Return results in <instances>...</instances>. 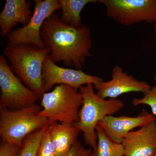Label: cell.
Returning <instances> with one entry per match:
<instances>
[{
    "instance_id": "5",
    "label": "cell",
    "mask_w": 156,
    "mask_h": 156,
    "mask_svg": "<svg viewBox=\"0 0 156 156\" xmlns=\"http://www.w3.org/2000/svg\"><path fill=\"white\" fill-rule=\"evenodd\" d=\"M41 99L43 109L38 115L47 118L49 124L57 122L75 124L79 121L80 109L83 105L79 89L60 84L51 92H45Z\"/></svg>"
},
{
    "instance_id": "21",
    "label": "cell",
    "mask_w": 156,
    "mask_h": 156,
    "mask_svg": "<svg viewBox=\"0 0 156 156\" xmlns=\"http://www.w3.org/2000/svg\"><path fill=\"white\" fill-rule=\"evenodd\" d=\"M20 148L14 144L2 141L0 145V156H17Z\"/></svg>"
},
{
    "instance_id": "3",
    "label": "cell",
    "mask_w": 156,
    "mask_h": 156,
    "mask_svg": "<svg viewBox=\"0 0 156 156\" xmlns=\"http://www.w3.org/2000/svg\"><path fill=\"white\" fill-rule=\"evenodd\" d=\"M94 85L89 83L79 89L83 98L79 120L75 126L83 132L84 141L94 149L97 144L96 126L107 116L112 115L124 107L122 101L117 98L103 99L94 92Z\"/></svg>"
},
{
    "instance_id": "11",
    "label": "cell",
    "mask_w": 156,
    "mask_h": 156,
    "mask_svg": "<svg viewBox=\"0 0 156 156\" xmlns=\"http://www.w3.org/2000/svg\"><path fill=\"white\" fill-rule=\"evenodd\" d=\"M153 121H156V117L144 109L135 117L107 116L98 122V126L113 141L122 143L124 136L133 129L142 127Z\"/></svg>"
},
{
    "instance_id": "2",
    "label": "cell",
    "mask_w": 156,
    "mask_h": 156,
    "mask_svg": "<svg viewBox=\"0 0 156 156\" xmlns=\"http://www.w3.org/2000/svg\"><path fill=\"white\" fill-rule=\"evenodd\" d=\"M50 53L48 48H41L30 44L5 47L4 56L14 74L40 98L45 93L42 71L44 61Z\"/></svg>"
},
{
    "instance_id": "22",
    "label": "cell",
    "mask_w": 156,
    "mask_h": 156,
    "mask_svg": "<svg viewBox=\"0 0 156 156\" xmlns=\"http://www.w3.org/2000/svg\"><path fill=\"white\" fill-rule=\"evenodd\" d=\"M154 31H155V34H156V21H155V22L154 23Z\"/></svg>"
},
{
    "instance_id": "19",
    "label": "cell",
    "mask_w": 156,
    "mask_h": 156,
    "mask_svg": "<svg viewBox=\"0 0 156 156\" xmlns=\"http://www.w3.org/2000/svg\"><path fill=\"white\" fill-rule=\"evenodd\" d=\"M37 156H57L48 128L39 146Z\"/></svg>"
},
{
    "instance_id": "9",
    "label": "cell",
    "mask_w": 156,
    "mask_h": 156,
    "mask_svg": "<svg viewBox=\"0 0 156 156\" xmlns=\"http://www.w3.org/2000/svg\"><path fill=\"white\" fill-rule=\"evenodd\" d=\"M42 76L45 92H48L56 84H65L79 89L83 85H94L104 81L102 78L88 74L82 69L60 67L51 61L48 55L44 61Z\"/></svg>"
},
{
    "instance_id": "17",
    "label": "cell",
    "mask_w": 156,
    "mask_h": 156,
    "mask_svg": "<svg viewBox=\"0 0 156 156\" xmlns=\"http://www.w3.org/2000/svg\"><path fill=\"white\" fill-rule=\"evenodd\" d=\"M48 126V125L26 136L17 156H37L39 146Z\"/></svg>"
},
{
    "instance_id": "10",
    "label": "cell",
    "mask_w": 156,
    "mask_h": 156,
    "mask_svg": "<svg viewBox=\"0 0 156 156\" xmlns=\"http://www.w3.org/2000/svg\"><path fill=\"white\" fill-rule=\"evenodd\" d=\"M96 95L103 99L117 98L125 93L142 92L145 94L151 88L144 81L138 80L131 75L127 74L119 66H115L112 70V79L94 84Z\"/></svg>"
},
{
    "instance_id": "7",
    "label": "cell",
    "mask_w": 156,
    "mask_h": 156,
    "mask_svg": "<svg viewBox=\"0 0 156 156\" xmlns=\"http://www.w3.org/2000/svg\"><path fill=\"white\" fill-rule=\"evenodd\" d=\"M106 8V15L122 25L156 21V0H99Z\"/></svg>"
},
{
    "instance_id": "6",
    "label": "cell",
    "mask_w": 156,
    "mask_h": 156,
    "mask_svg": "<svg viewBox=\"0 0 156 156\" xmlns=\"http://www.w3.org/2000/svg\"><path fill=\"white\" fill-rule=\"evenodd\" d=\"M0 108L19 109L35 104L40 99L15 75L4 55L0 56Z\"/></svg>"
},
{
    "instance_id": "16",
    "label": "cell",
    "mask_w": 156,
    "mask_h": 156,
    "mask_svg": "<svg viewBox=\"0 0 156 156\" xmlns=\"http://www.w3.org/2000/svg\"><path fill=\"white\" fill-rule=\"evenodd\" d=\"M96 131L97 144L92 152V156H125L122 143L112 140L99 126H96Z\"/></svg>"
},
{
    "instance_id": "24",
    "label": "cell",
    "mask_w": 156,
    "mask_h": 156,
    "mask_svg": "<svg viewBox=\"0 0 156 156\" xmlns=\"http://www.w3.org/2000/svg\"><path fill=\"white\" fill-rule=\"evenodd\" d=\"M154 156H156V153L155 154Z\"/></svg>"
},
{
    "instance_id": "1",
    "label": "cell",
    "mask_w": 156,
    "mask_h": 156,
    "mask_svg": "<svg viewBox=\"0 0 156 156\" xmlns=\"http://www.w3.org/2000/svg\"><path fill=\"white\" fill-rule=\"evenodd\" d=\"M40 35L54 63L62 62L68 67L82 69L87 58L92 56L91 30L83 23L80 28L67 25L54 13L45 20Z\"/></svg>"
},
{
    "instance_id": "18",
    "label": "cell",
    "mask_w": 156,
    "mask_h": 156,
    "mask_svg": "<svg viewBox=\"0 0 156 156\" xmlns=\"http://www.w3.org/2000/svg\"><path fill=\"white\" fill-rule=\"evenodd\" d=\"M132 103L134 106H139L141 105H148L151 109L152 114L156 117V86L151 87L144 94L143 97L133 98Z\"/></svg>"
},
{
    "instance_id": "13",
    "label": "cell",
    "mask_w": 156,
    "mask_h": 156,
    "mask_svg": "<svg viewBox=\"0 0 156 156\" xmlns=\"http://www.w3.org/2000/svg\"><path fill=\"white\" fill-rule=\"evenodd\" d=\"M30 2L25 0H7L0 14V34L8 35L18 23L25 26L32 17Z\"/></svg>"
},
{
    "instance_id": "23",
    "label": "cell",
    "mask_w": 156,
    "mask_h": 156,
    "mask_svg": "<svg viewBox=\"0 0 156 156\" xmlns=\"http://www.w3.org/2000/svg\"><path fill=\"white\" fill-rule=\"evenodd\" d=\"M154 81H155V82H156V75H155L154 76Z\"/></svg>"
},
{
    "instance_id": "8",
    "label": "cell",
    "mask_w": 156,
    "mask_h": 156,
    "mask_svg": "<svg viewBox=\"0 0 156 156\" xmlns=\"http://www.w3.org/2000/svg\"><path fill=\"white\" fill-rule=\"evenodd\" d=\"M34 11L28 23L7 36L8 45L30 44L41 48L46 46L41 37V29L48 17L60 9L58 0H35Z\"/></svg>"
},
{
    "instance_id": "14",
    "label": "cell",
    "mask_w": 156,
    "mask_h": 156,
    "mask_svg": "<svg viewBox=\"0 0 156 156\" xmlns=\"http://www.w3.org/2000/svg\"><path fill=\"white\" fill-rule=\"evenodd\" d=\"M48 128L56 156H66L77 141L80 131L74 124L52 123L48 125Z\"/></svg>"
},
{
    "instance_id": "4",
    "label": "cell",
    "mask_w": 156,
    "mask_h": 156,
    "mask_svg": "<svg viewBox=\"0 0 156 156\" xmlns=\"http://www.w3.org/2000/svg\"><path fill=\"white\" fill-rule=\"evenodd\" d=\"M36 104L17 110L0 108V136L2 141L22 147L26 136L49 124L47 118L39 115Z\"/></svg>"
},
{
    "instance_id": "15",
    "label": "cell",
    "mask_w": 156,
    "mask_h": 156,
    "mask_svg": "<svg viewBox=\"0 0 156 156\" xmlns=\"http://www.w3.org/2000/svg\"><path fill=\"white\" fill-rule=\"evenodd\" d=\"M62 10L61 21L76 28L82 25L81 13L87 4L95 3V0H58Z\"/></svg>"
},
{
    "instance_id": "12",
    "label": "cell",
    "mask_w": 156,
    "mask_h": 156,
    "mask_svg": "<svg viewBox=\"0 0 156 156\" xmlns=\"http://www.w3.org/2000/svg\"><path fill=\"white\" fill-rule=\"evenodd\" d=\"M125 156H154L156 153V121L130 131L122 140Z\"/></svg>"
},
{
    "instance_id": "20",
    "label": "cell",
    "mask_w": 156,
    "mask_h": 156,
    "mask_svg": "<svg viewBox=\"0 0 156 156\" xmlns=\"http://www.w3.org/2000/svg\"><path fill=\"white\" fill-rule=\"evenodd\" d=\"M92 152L91 149L86 148L77 140L66 156H92Z\"/></svg>"
}]
</instances>
